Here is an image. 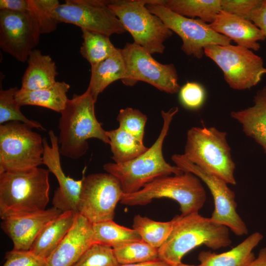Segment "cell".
Segmentation results:
<instances>
[{
    "instance_id": "obj_41",
    "label": "cell",
    "mask_w": 266,
    "mask_h": 266,
    "mask_svg": "<svg viewBox=\"0 0 266 266\" xmlns=\"http://www.w3.org/2000/svg\"><path fill=\"white\" fill-rule=\"evenodd\" d=\"M249 266H266V248L260 251L257 258Z\"/></svg>"
},
{
    "instance_id": "obj_18",
    "label": "cell",
    "mask_w": 266,
    "mask_h": 266,
    "mask_svg": "<svg viewBox=\"0 0 266 266\" xmlns=\"http://www.w3.org/2000/svg\"><path fill=\"white\" fill-rule=\"evenodd\" d=\"M94 244L93 224L77 213L71 229L47 259L46 266H72Z\"/></svg>"
},
{
    "instance_id": "obj_22",
    "label": "cell",
    "mask_w": 266,
    "mask_h": 266,
    "mask_svg": "<svg viewBox=\"0 0 266 266\" xmlns=\"http://www.w3.org/2000/svg\"><path fill=\"white\" fill-rule=\"evenodd\" d=\"M77 213L63 212L48 223L39 233L30 250L47 259L71 229Z\"/></svg>"
},
{
    "instance_id": "obj_24",
    "label": "cell",
    "mask_w": 266,
    "mask_h": 266,
    "mask_svg": "<svg viewBox=\"0 0 266 266\" xmlns=\"http://www.w3.org/2000/svg\"><path fill=\"white\" fill-rule=\"evenodd\" d=\"M69 88L70 85L64 81H57L51 87L36 90L20 88L16 93L15 99L21 106H39L61 113L68 100L66 94Z\"/></svg>"
},
{
    "instance_id": "obj_37",
    "label": "cell",
    "mask_w": 266,
    "mask_h": 266,
    "mask_svg": "<svg viewBox=\"0 0 266 266\" xmlns=\"http://www.w3.org/2000/svg\"><path fill=\"white\" fill-rule=\"evenodd\" d=\"M2 266H46L47 260L29 250L7 251Z\"/></svg>"
},
{
    "instance_id": "obj_34",
    "label": "cell",
    "mask_w": 266,
    "mask_h": 266,
    "mask_svg": "<svg viewBox=\"0 0 266 266\" xmlns=\"http://www.w3.org/2000/svg\"><path fill=\"white\" fill-rule=\"evenodd\" d=\"M113 248L99 244L92 245L72 266H119Z\"/></svg>"
},
{
    "instance_id": "obj_29",
    "label": "cell",
    "mask_w": 266,
    "mask_h": 266,
    "mask_svg": "<svg viewBox=\"0 0 266 266\" xmlns=\"http://www.w3.org/2000/svg\"><path fill=\"white\" fill-rule=\"evenodd\" d=\"M81 31L83 41L80 52L91 66L110 57L117 50L109 36L85 29Z\"/></svg>"
},
{
    "instance_id": "obj_31",
    "label": "cell",
    "mask_w": 266,
    "mask_h": 266,
    "mask_svg": "<svg viewBox=\"0 0 266 266\" xmlns=\"http://www.w3.org/2000/svg\"><path fill=\"white\" fill-rule=\"evenodd\" d=\"M113 250L120 265L145 263L160 259L158 249L142 240L126 243L113 248Z\"/></svg>"
},
{
    "instance_id": "obj_30",
    "label": "cell",
    "mask_w": 266,
    "mask_h": 266,
    "mask_svg": "<svg viewBox=\"0 0 266 266\" xmlns=\"http://www.w3.org/2000/svg\"><path fill=\"white\" fill-rule=\"evenodd\" d=\"M173 221L159 222L147 217L135 215L133 219V229L139 234L141 240L159 249L169 235Z\"/></svg>"
},
{
    "instance_id": "obj_21",
    "label": "cell",
    "mask_w": 266,
    "mask_h": 266,
    "mask_svg": "<svg viewBox=\"0 0 266 266\" xmlns=\"http://www.w3.org/2000/svg\"><path fill=\"white\" fill-rule=\"evenodd\" d=\"M263 235L255 232L231 250L216 254L201 251L198 259L201 266H249L256 259L253 250L263 239Z\"/></svg>"
},
{
    "instance_id": "obj_42",
    "label": "cell",
    "mask_w": 266,
    "mask_h": 266,
    "mask_svg": "<svg viewBox=\"0 0 266 266\" xmlns=\"http://www.w3.org/2000/svg\"><path fill=\"white\" fill-rule=\"evenodd\" d=\"M119 266H171L167 264L165 262L158 259L155 261L147 262L145 263L133 264H128V265H121Z\"/></svg>"
},
{
    "instance_id": "obj_23",
    "label": "cell",
    "mask_w": 266,
    "mask_h": 266,
    "mask_svg": "<svg viewBox=\"0 0 266 266\" xmlns=\"http://www.w3.org/2000/svg\"><path fill=\"white\" fill-rule=\"evenodd\" d=\"M27 61L28 66L22 78L21 89L36 90L51 87L56 83L57 66L49 55L33 49Z\"/></svg>"
},
{
    "instance_id": "obj_7",
    "label": "cell",
    "mask_w": 266,
    "mask_h": 266,
    "mask_svg": "<svg viewBox=\"0 0 266 266\" xmlns=\"http://www.w3.org/2000/svg\"><path fill=\"white\" fill-rule=\"evenodd\" d=\"M107 5L126 31L133 37V43L151 54L163 53L164 42L173 32L146 7V0H107Z\"/></svg>"
},
{
    "instance_id": "obj_15",
    "label": "cell",
    "mask_w": 266,
    "mask_h": 266,
    "mask_svg": "<svg viewBox=\"0 0 266 266\" xmlns=\"http://www.w3.org/2000/svg\"><path fill=\"white\" fill-rule=\"evenodd\" d=\"M40 34L39 25L30 14L0 10V47L18 61H27Z\"/></svg>"
},
{
    "instance_id": "obj_28",
    "label": "cell",
    "mask_w": 266,
    "mask_h": 266,
    "mask_svg": "<svg viewBox=\"0 0 266 266\" xmlns=\"http://www.w3.org/2000/svg\"><path fill=\"white\" fill-rule=\"evenodd\" d=\"M95 244L115 248L126 243L141 240L137 232L113 220L93 224Z\"/></svg>"
},
{
    "instance_id": "obj_38",
    "label": "cell",
    "mask_w": 266,
    "mask_h": 266,
    "mask_svg": "<svg viewBox=\"0 0 266 266\" xmlns=\"http://www.w3.org/2000/svg\"><path fill=\"white\" fill-rule=\"evenodd\" d=\"M262 0H221L223 10L250 21Z\"/></svg>"
},
{
    "instance_id": "obj_16",
    "label": "cell",
    "mask_w": 266,
    "mask_h": 266,
    "mask_svg": "<svg viewBox=\"0 0 266 266\" xmlns=\"http://www.w3.org/2000/svg\"><path fill=\"white\" fill-rule=\"evenodd\" d=\"M48 134L51 145L48 144L46 138H43V164L55 176L59 185L54 192L52 200L53 206L62 212L73 211L78 213L82 178L76 180L65 174L60 161L58 137L52 130L49 132Z\"/></svg>"
},
{
    "instance_id": "obj_40",
    "label": "cell",
    "mask_w": 266,
    "mask_h": 266,
    "mask_svg": "<svg viewBox=\"0 0 266 266\" xmlns=\"http://www.w3.org/2000/svg\"><path fill=\"white\" fill-rule=\"evenodd\" d=\"M2 9L27 13L28 0H0V10Z\"/></svg>"
},
{
    "instance_id": "obj_27",
    "label": "cell",
    "mask_w": 266,
    "mask_h": 266,
    "mask_svg": "<svg viewBox=\"0 0 266 266\" xmlns=\"http://www.w3.org/2000/svg\"><path fill=\"white\" fill-rule=\"evenodd\" d=\"M109 139L112 159L114 163L121 164L130 161L148 149L143 141L120 128L106 131Z\"/></svg>"
},
{
    "instance_id": "obj_6",
    "label": "cell",
    "mask_w": 266,
    "mask_h": 266,
    "mask_svg": "<svg viewBox=\"0 0 266 266\" xmlns=\"http://www.w3.org/2000/svg\"><path fill=\"white\" fill-rule=\"evenodd\" d=\"M226 135V132L214 127H192L187 132L183 155L206 172L235 185V165Z\"/></svg>"
},
{
    "instance_id": "obj_2",
    "label": "cell",
    "mask_w": 266,
    "mask_h": 266,
    "mask_svg": "<svg viewBox=\"0 0 266 266\" xmlns=\"http://www.w3.org/2000/svg\"><path fill=\"white\" fill-rule=\"evenodd\" d=\"M95 100L89 90L74 94L61 113L58 137L61 155L72 159L84 156L89 149L87 140L96 138L109 144L110 141L95 112Z\"/></svg>"
},
{
    "instance_id": "obj_33",
    "label": "cell",
    "mask_w": 266,
    "mask_h": 266,
    "mask_svg": "<svg viewBox=\"0 0 266 266\" xmlns=\"http://www.w3.org/2000/svg\"><path fill=\"white\" fill-rule=\"evenodd\" d=\"M28 11L37 21L41 34L55 31L58 22L54 17L55 10L60 5L57 0H28Z\"/></svg>"
},
{
    "instance_id": "obj_14",
    "label": "cell",
    "mask_w": 266,
    "mask_h": 266,
    "mask_svg": "<svg viewBox=\"0 0 266 266\" xmlns=\"http://www.w3.org/2000/svg\"><path fill=\"white\" fill-rule=\"evenodd\" d=\"M171 160L177 166L195 174L207 186L214 203L210 217L212 221L227 227L238 236L247 234L246 224L236 211L235 194L228 184L190 162L183 154H174Z\"/></svg>"
},
{
    "instance_id": "obj_5",
    "label": "cell",
    "mask_w": 266,
    "mask_h": 266,
    "mask_svg": "<svg viewBox=\"0 0 266 266\" xmlns=\"http://www.w3.org/2000/svg\"><path fill=\"white\" fill-rule=\"evenodd\" d=\"M169 198L178 202L181 215L198 212L206 200L200 179L189 172L164 176L147 184L139 191L123 194L120 203L129 206L144 205L154 199Z\"/></svg>"
},
{
    "instance_id": "obj_36",
    "label": "cell",
    "mask_w": 266,
    "mask_h": 266,
    "mask_svg": "<svg viewBox=\"0 0 266 266\" xmlns=\"http://www.w3.org/2000/svg\"><path fill=\"white\" fill-rule=\"evenodd\" d=\"M205 98V92L203 86L195 82H188L179 91V99L186 108L197 109L203 104Z\"/></svg>"
},
{
    "instance_id": "obj_35",
    "label": "cell",
    "mask_w": 266,
    "mask_h": 266,
    "mask_svg": "<svg viewBox=\"0 0 266 266\" xmlns=\"http://www.w3.org/2000/svg\"><path fill=\"white\" fill-rule=\"evenodd\" d=\"M119 128L143 141L147 116L137 109L131 107L120 110L116 118Z\"/></svg>"
},
{
    "instance_id": "obj_20",
    "label": "cell",
    "mask_w": 266,
    "mask_h": 266,
    "mask_svg": "<svg viewBox=\"0 0 266 266\" xmlns=\"http://www.w3.org/2000/svg\"><path fill=\"white\" fill-rule=\"evenodd\" d=\"M254 105L237 111H232L231 117L241 124L243 132L253 138L266 154V86L258 91Z\"/></svg>"
},
{
    "instance_id": "obj_26",
    "label": "cell",
    "mask_w": 266,
    "mask_h": 266,
    "mask_svg": "<svg viewBox=\"0 0 266 266\" xmlns=\"http://www.w3.org/2000/svg\"><path fill=\"white\" fill-rule=\"evenodd\" d=\"M166 8L180 15L199 18L211 23L222 10L221 0H159Z\"/></svg>"
},
{
    "instance_id": "obj_17",
    "label": "cell",
    "mask_w": 266,
    "mask_h": 266,
    "mask_svg": "<svg viewBox=\"0 0 266 266\" xmlns=\"http://www.w3.org/2000/svg\"><path fill=\"white\" fill-rule=\"evenodd\" d=\"M62 212L53 206L35 212L12 215L2 219L1 228L12 241L13 249L29 250L45 226Z\"/></svg>"
},
{
    "instance_id": "obj_4",
    "label": "cell",
    "mask_w": 266,
    "mask_h": 266,
    "mask_svg": "<svg viewBox=\"0 0 266 266\" xmlns=\"http://www.w3.org/2000/svg\"><path fill=\"white\" fill-rule=\"evenodd\" d=\"M49 171L39 167L0 173V217L44 210L49 201Z\"/></svg>"
},
{
    "instance_id": "obj_19",
    "label": "cell",
    "mask_w": 266,
    "mask_h": 266,
    "mask_svg": "<svg viewBox=\"0 0 266 266\" xmlns=\"http://www.w3.org/2000/svg\"><path fill=\"white\" fill-rule=\"evenodd\" d=\"M210 27L237 45L251 50L260 48L259 41L265 40L266 36L252 21L222 10L216 16Z\"/></svg>"
},
{
    "instance_id": "obj_12",
    "label": "cell",
    "mask_w": 266,
    "mask_h": 266,
    "mask_svg": "<svg viewBox=\"0 0 266 266\" xmlns=\"http://www.w3.org/2000/svg\"><path fill=\"white\" fill-rule=\"evenodd\" d=\"M78 212L92 224L113 220L124 194L119 180L108 173L82 177Z\"/></svg>"
},
{
    "instance_id": "obj_25",
    "label": "cell",
    "mask_w": 266,
    "mask_h": 266,
    "mask_svg": "<svg viewBox=\"0 0 266 266\" xmlns=\"http://www.w3.org/2000/svg\"><path fill=\"white\" fill-rule=\"evenodd\" d=\"M125 71L124 61L119 48L110 57L91 66V78L87 89L96 102L99 94L108 86L123 79Z\"/></svg>"
},
{
    "instance_id": "obj_13",
    "label": "cell",
    "mask_w": 266,
    "mask_h": 266,
    "mask_svg": "<svg viewBox=\"0 0 266 266\" xmlns=\"http://www.w3.org/2000/svg\"><path fill=\"white\" fill-rule=\"evenodd\" d=\"M53 16L58 23L71 24L109 37L126 32L107 0H66L55 10Z\"/></svg>"
},
{
    "instance_id": "obj_10",
    "label": "cell",
    "mask_w": 266,
    "mask_h": 266,
    "mask_svg": "<svg viewBox=\"0 0 266 266\" xmlns=\"http://www.w3.org/2000/svg\"><path fill=\"white\" fill-rule=\"evenodd\" d=\"M146 7L181 37V49L187 55L200 59L204 54V48L208 45L231 44L230 38L214 31L209 24L199 18L178 14L166 8L159 0H146Z\"/></svg>"
},
{
    "instance_id": "obj_32",
    "label": "cell",
    "mask_w": 266,
    "mask_h": 266,
    "mask_svg": "<svg viewBox=\"0 0 266 266\" xmlns=\"http://www.w3.org/2000/svg\"><path fill=\"white\" fill-rule=\"evenodd\" d=\"M19 89L17 87L0 91V124L11 121L24 123L31 128L45 130L38 122L27 118L21 111L20 105L15 99V94Z\"/></svg>"
},
{
    "instance_id": "obj_8",
    "label": "cell",
    "mask_w": 266,
    "mask_h": 266,
    "mask_svg": "<svg viewBox=\"0 0 266 266\" xmlns=\"http://www.w3.org/2000/svg\"><path fill=\"white\" fill-rule=\"evenodd\" d=\"M43 138L28 125L11 121L0 125V173L43 164Z\"/></svg>"
},
{
    "instance_id": "obj_3",
    "label": "cell",
    "mask_w": 266,
    "mask_h": 266,
    "mask_svg": "<svg viewBox=\"0 0 266 266\" xmlns=\"http://www.w3.org/2000/svg\"><path fill=\"white\" fill-rule=\"evenodd\" d=\"M177 107L167 111L162 110L163 124L160 134L152 145L136 158L126 163H108L103 165L104 170L115 176L119 181L124 194H132L141 189L159 177L179 175L184 171L176 166L167 163L163 154V145Z\"/></svg>"
},
{
    "instance_id": "obj_1",
    "label": "cell",
    "mask_w": 266,
    "mask_h": 266,
    "mask_svg": "<svg viewBox=\"0 0 266 266\" xmlns=\"http://www.w3.org/2000/svg\"><path fill=\"white\" fill-rule=\"evenodd\" d=\"M172 220V231L158 249L159 259L171 266L182 263L183 257L199 245L216 250L232 243L229 228L198 212L177 215Z\"/></svg>"
},
{
    "instance_id": "obj_11",
    "label": "cell",
    "mask_w": 266,
    "mask_h": 266,
    "mask_svg": "<svg viewBox=\"0 0 266 266\" xmlns=\"http://www.w3.org/2000/svg\"><path fill=\"white\" fill-rule=\"evenodd\" d=\"M125 66L122 80L128 86L138 81L146 82L169 94L180 90L178 74L173 64H162L155 60L144 48L134 43H127L120 49Z\"/></svg>"
},
{
    "instance_id": "obj_39",
    "label": "cell",
    "mask_w": 266,
    "mask_h": 266,
    "mask_svg": "<svg viewBox=\"0 0 266 266\" xmlns=\"http://www.w3.org/2000/svg\"><path fill=\"white\" fill-rule=\"evenodd\" d=\"M250 21L261 30L266 37V0H262L261 4L252 13Z\"/></svg>"
},
{
    "instance_id": "obj_43",
    "label": "cell",
    "mask_w": 266,
    "mask_h": 266,
    "mask_svg": "<svg viewBox=\"0 0 266 266\" xmlns=\"http://www.w3.org/2000/svg\"><path fill=\"white\" fill-rule=\"evenodd\" d=\"M177 266H201L200 265H188V264H183L182 263L178 265Z\"/></svg>"
},
{
    "instance_id": "obj_9",
    "label": "cell",
    "mask_w": 266,
    "mask_h": 266,
    "mask_svg": "<svg viewBox=\"0 0 266 266\" xmlns=\"http://www.w3.org/2000/svg\"><path fill=\"white\" fill-rule=\"evenodd\" d=\"M204 54L221 68L225 81L233 89H249L266 74L262 58L246 48L231 44L210 45L204 48Z\"/></svg>"
}]
</instances>
